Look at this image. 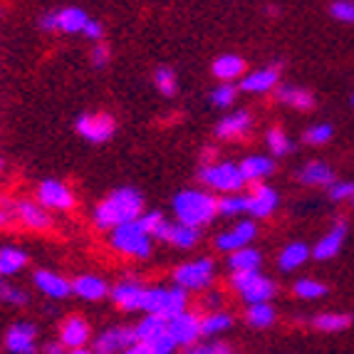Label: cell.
Segmentation results:
<instances>
[{"label": "cell", "mask_w": 354, "mask_h": 354, "mask_svg": "<svg viewBox=\"0 0 354 354\" xmlns=\"http://www.w3.org/2000/svg\"><path fill=\"white\" fill-rule=\"evenodd\" d=\"M142 206V194H136L134 189H117L104 203H100L95 221L100 228H114L119 223H129V221L139 218Z\"/></svg>", "instance_id": "obj_1"}, {"label": "cell", "mask_w": 354, "mask_h": 354, "mask_svg": "<svg viewBox=\"0 0 354 354\" xmlns=\"http://www.w3.org/2000/svg\"><path fill=\"white\" fill-rule=\"evenodd\" d=\"M174 211L178 221L189 225H203L218 213V198L203 194V191H181L174 198Z\"/></svg>", "instance_id": "obj_2"}, {"label": "cell", "mask_w": 354, "mask_h": 354, "mask_svg": "<svg viewBox=\"0 0 354 354\" xmlns=\"http://www.w3.org/2000/svg\"><path fill=\"white\" fill-rule=\"evenodd\" d=\"M183 307H186V288H181V285L171 290H144L142 295V310L151 315H161L164 319H171L174 315L183 313Z\"/></svg>", "instance_id": "obj_3"}, {"label": "cell", "mask_w": 354, "mask_h": 354, "mask_svg": "<svg viewBox=\"0 0 354 354\" xmlns=\"http://www.w3.org/2000/svg\"><path fill=\"white\" fill-rule=\"evenodd\" d=\"M112 243L117 250H122L127 255H134V258H147L151 253V233H147L139 221L114 225Z\"/></svg>", "instance_id": "obj_4"}, {"label": "cell", "mask_w": 354, "mask_h": 354, "mask_svg": "<svg viewBox=\"0 0 354 354\" xmlns=\"http://www.w3.org/2000/svg\"><path fill=\"white\" fill-rule=\"evenodd\" d=\"M203 183H208L211 189L225 191V194H236L245 186V178L241 174V166L236 164H216V166H203L198 171Z\"/></svg>", "instance_id": "obj_5"}, {"label": "cell", "mask_w": 354, "mask_h": 354, "mask_svg": "<svg viewBox=\"0 0 354 354\" xmlns=\"http://www.w3.org/2000/svg\"><path fill=\"white\" fill-rule=\"evenodd\" d=\"M77 131L92 144H104L114 134V119L109 114H82L77 119Z\"/></svg>", "instance_id": "obj_6"}, {"label": "cell", "mask_w": 354, "mask_h": 354, "mask_svg": "<svg viewBox=\"0 0 354 354\" xmlns=\"http://www.w3.org/2000/svg\"><path fill=\"white\" fill-rule=\"evenodd\" d=\"M213 278V263L211 260H196V263H189V266H181L174 270V280L176 285L186 290H198L206 288Z\"/></svg>", "instance_id": "obj_7"}, {"label": "cell", "mask_w": 354, "mask_h": 354, "mask_svg": "<svg viewBox=\"0 0 354 354\" xmlns=\"http://www.w3.org/2000/svg\"><path fill=\"white\" fill-rule=\"evenodd\" d=\"M166 330H169V335L174 337L176 347H178V344H181V347H191V344L198 339V335H201V322H198V317H196V315L178 313V315H174V317L169 319Z\"/></svg>", "instance_id": "obj_8"}, {"label": "cell", "mask_w": 354, "mask_h": 354, "mask_svg": "<svg viewBox=\"0 0 354 354\" xmlns=\"http://www.w3.org/2000/svg\"><path fill=\"white\" fill-rule=\"evenodd\" d=\"M153 238H161V241L171 243V245H178V248H191L196 241H198V228L189 223H164L161 221Z\"/></svg>", "instance_id": "obj_9"}, {"label": "cell", "mask_w": 354, "mask_h": 354, "mask_svg": "<svg viewBox=\"0 0 354 354\" xmlns=\"http://www.w3.org/2000/svg\"><path fill=\"white\" fill-rule=\"evenodd\" d=\"M37 198H40V203L45 208H72V203H75L72 191L67 189L65 183L53 181V178L40 183V189H37Z\"/></svg>", "instance_id": "obj_10"}, {"label": "cell", "mask_w": 354, "mask_h": 354, "mask_svg": "<svg viewBox=\"0 0 354 354\" xmlns=\"http://www.w3.org/2000/svg\"><path fill=\"white\" fill-rule=\"evenodd\" d=\"M278 206V194L268 186H255L253 194L245 198V211L255 218H268Z\"/></svg>", "instance_id": "obj_11"}, {"label": "cell", "mask_w": 354, "mask_h": 354, "mask_svg": "<svg viewBox=\"0 0 354 354\" xmlns=\"http://www.w3.org/2000/svg\"><path fill=\"white\" fill-rule=\"evenodd\" d=\"M139 342L136 330H127V327H119V330H109L100 337V342L95 344V352H119V349H129L131 344Z\"/></svg>", "instance_id": "obj_12"}, {"label": "cell", "mask_w": 354, "mask_h": 354, "mask_svg": "<svg viewBox=\"0 0 354 354\" xmlns=\"http://www.w3.org/2000/svg\"><path fill=\"white\" fill-rule=\"evenodd\" d=\"M6 344L10 352H18V354H28L35 349V327L32 325H12L8 330V337H6Z\"/></svg>", "instance_id": "obj_13"}, {"label": "cell", "mask_w": 354, "mask_h": 354, "mask_svg": "<svg viewBox=\"0 0 354 354\" xmlns=\"http://www.w3.org/2000/svg\"><path fill=\"white\" fill-rule=\"evenodd\" d=\"M255 233H258L255 223L245 221V223H238V228H233V230H228V233H223V236H218L216 245H218L221 250H230V253H233L236 248H243L245 243L253 241Z\"/></svg>", "instance_id": "obj_14"}, {"label": "cell", "mask_w": 354, "mask_h": 354, "mask_svg": "<svg viewBox=\"0 0 354 354\" xmlns=\"http://www.w3.org/2000/svg\"><path fill=\"white\" fill-rule=\"evenodd\" d=\"M344 236H347V225L344 223H339V225H335V228L327 233L322 241L315 245V250H313V255L317 260H330V258H335L337 253H339V248H342V243H344Z\"/></svg>", "instance_id": "obj_15"}, {"label": "cell", "mask_w": 354, "mask_h": 354, "mask_svg": "<svg viewBox=\"0 0 354 354\" xmlns=\"http://www.w3.org/2000/svg\"><path fill=\"white\" fill-rule=\"evenodd\" d=\"M35 285L50 297H67L72 292V283H67V280H62L59 275H55L50 270H37Z\"/></svg>", "instance_id": "obj_16"}, {"label": "cell", "mask_w": 354, "mask_h": 354, "mask_svg": "<svg viewBox=\"0 0 354 354\" xmlns=\"http://www.w3.org/2000/svg\"><path fill=\"white\" fill-rule=\"evenodd\" d=\"M241 292L250 305H253V302H268L272 295H275V283L268 280V278H263V275H255V278L250 280Z\"/></svg>", "instance_id": "obj_17"}, {"label": "cell", "mask_w": 354, "mask_h": 354, "mask_svg": "<svg viewBox=\"0 0 354 354\" xmlns=\"http://www.w3.org/2000/svg\"><path fill=\"white\" fill-rule=\"evenodd\" d=\"M89 339V327L84 319L80 317H72L65 322V327H62V342L67 344V347L72 349H80L84 342Z\"/></svg>", "instance_id": "obj_18"}, {"label": "cell", "mask_w": 354, "mask_h": 354, "mask_svg": "<svg viewBox=\"0 0 354 354\" xmlns=\"http://www.w3.org/2000/svg\"><path fill=\"white\" fill-rule=\"evenodd\" d=\"M275 84H278V70H275V67H268V70H258V72H253V75H248L243 80L241 87L245 89V92H268V89H272Z\"/></svg>", "instance_id": "obj_19"}, {"label": "cell", "mask_w": 354, "mask_h": 354, "mask_svg": "<svg viewBox=\"0 0 354 354\" xmlns=\"http://www.w3.org/2000/svg\"><path fill=\"white\" fill-rule=\"evenodd\" d=\"M142 295L144 290L134 283H122L112 290V297L119 307H124V310H139L142 307Z\"/></svg>", "instance_id": "obj_20"}, {"label": "cell", "mask_w": 354, "mask_h": 354, "mask_svg": "<svg viewBox=\"0 0 354 354\" xmlns=\"http://www.w3.org/2000/svg\"><path fill=\"white\" fill-rule=\"evenodd\" d=\"M250 127V114L248 112H236L230 114V117H225L223 122L218 124V129H216V134L221 136V139H233V136L238 134H245Z\"/></svg>", "instance_id": "obj_21"}, {"label": "cell", "mask_w": 354, "mask_h": 354, "mask_svg": "<svg viewBox=\"0 0 354 354\" xmlns=\"http://www.w3.org/2000/svg\"><path fill=\"white\" fill-rule=\"evenodd\" d=\"M272 169H275V164L266 156H250L241 164V174L245 181H260V178L270 176Z\"/></svg>", "instance_id": "obj_22"}, {"label": "cell", "mask_w": 354, "mask_h": 354, "mask_svg": "<svg viewBox=\"0 0 354 354\" xmlns=\"http://www.w3.org/2000/svg\"><path fill=\"white\" fill-rule=\"evenodd\" d=\"M72 290H75L80 297H84V300H102V297L106 295L104 280L92 278V275H82V278H77L75 283H72Z\"/></svg>", "instance_id": "obj_23"}, {"label": "cell", "mask_w": 354, "mask_h": 354, "mask_svg": "<svg viewBox=\"0 0 354 354\" xmlns=\"http://www.w3.org/2000/svg\"><path fill=\"white\" fill-rule=\"evenodd\" d=\"M18 216L23 218L25 225L30 228H48L50 225V216L45 213V206H37V203H30V201H23L18 203Z\"/></svg>", "instance_id": "obj_24"}, {"label": "cell", "mask_w": 354, "mask_h": 354, "mask_svg": "<svg viewBox=\"0 0 354 354\" xmlns=\"http://www.w3.org/2000/svg\"><path fill=\"white\" fill-rule=\"evenodd\" d=\"M243 67H245V62H243L238 55H223V57H218L213 62V75L228 82V80H236V77L241 75Z\"/></svg>", "instance_id": "obj_25"}, {"label": "cell", "mask_w": 354, "mask_h": 354, "mask_svg": "<svg viewBox=\"0 0 354 354\" xmlns=\"http://www.w3.org/2000/svg\"><path fill=\"white\" fill-rule=\"evenodd\" d=\"M302 183H310V186H322V183H335V174L327 164H319V161H313L307 164L300 171Z\"/></svg>", "instance_id": "obj_26"}, {"label": "cell", "mask_w": 354, "mask_h": 354, "mask_svg": "<svg viewBox=\"0 0 354 354\" xmlns=\"http://www.w3.org/2000/svg\"><path fill=\"white\" fill-rule=\"evenodd\" d=\"M28 263V255L18 248H0V275H15Z\"/></svg>", "instance_id": "obj_27"}, {"label": "cell", "mask_w": 354, "mask_h": 354, "mask_svg": "<svg viewBox=\"0 0 354 354\" xmlns=\"http://www.w3.org/2000/svg\"><path fill=\"white\" fill-rule=\"evenodd\" d=\"M57 20H59V30H65V32H80L87 25V15L80 8H62L57 12Z\"/></svg>", "instance_id": "obj_28"}, {"label": "cell", "mask_w": 354, "mask_h": 354, "mask_svg": "<svg viewBox=\"0 0 354 354\" xmlns=\"http://www.w3.org/2000/svg\"><path fill=\"white\" fill-rule=\"evenodd\" d=\"M307 255H310V250H307L305 243H292V245H288V248L283 250V255H280V268H283L285 272L295 270V268H300L302 263H305Z\"/></svg>", "instance_id": "obj_29"}, {"label": "cell", "mask_w": 354, "mask_h": 354, "mask_svg": "<svg viewBox=\"0 0 354 354\" xmlns=\"http://www.w3.org/2000/svg\"><path fill=\"white\" fill-rule=\"evenodd\" d=\"M166 325H169V319H164L161 315L149 313V317L144 322H139V327H136V337L142 342H151L153 337H159L161 332H166Z\"/></svg>", "instance_id": "obj_30"}, {"label": "cell", "mask_w": 354, "mask_h": 354, "mask_svg": "<svg viewBox=\"0 0 354 354\" xmlns=\"http://www.w3.org/2000/svg\"><path fill=\"white\" fill-rule=\"evenodd\" d=\"M230 268L233 270H258V266H260V253L258 250H253V248H236L233 250V255H230Z\"/></svg>", "instance_id": "obj_31"}, {"label": "cell", "mask_w": 354, "mask_h": 354, "mask_svg": "<svg viewBox=\"0 0 354 354\" xmlns=\"http://www.w3.org/2000/svg\"><path fill=\"white\" fill-rule=\"evenodd\" d=\"M278 100L290 106H300V109H310V106H313V95L297 87H280Z\"/></svg>", "instance_id": "obj_32"}, {"label": "cell", "mask_w": 354, "mask_h": 354, "mask_svg": "<svg viewBox=\"0 0 354 354\" xmlns=\"http://www.w3.org/2000/svg\"><path fill=\"white\" fill-rule=\"evenodd\" d=\"M272 319H275V313H272V307L268 302H253L248 310V322L253 327H268L272 325Z\"/></svg>", "instance_id": "obj_33"}, {"label": "cell", "mask_w": 354, "mask_h": 354, "mask_svg": "<svg viewBox=\"0 0 354 354\" xmlns=\"http://www.w3.org/2000/svg\"><path fill=\"white\" fill-rule=\"evenodd\" d=\"M349 322H352V317H349V315H319V317L315 319V325H317V330H322V332H339V330H347Z\"/></svg>", "instance_id": "obj_34"}, {"label": "cell", "mask_w": 354, "mask_h": 354, "mask_svg": "<svg viewBox=\"0 0 354 354\" xmlns=\"http://www.w3.org/2000/svg\"><path fill=\"white\" fill-rule=\"evenodd\" d=\"M295 295L305 297V300H317V297L327 295V288L322 283H315V280H297V283H295Z\"/></svg>", "instance_id": "obj_35"}, {"label": "cell", "mask_w": 354, "mask_h": 354, "mask_svg": "<svg viewBox=\"0 0 354 354\" xmlns=\"http://www.w3.org/2000/svg\"><path fill=\"white\" fill-rule=\"evenodd\" d=\"M228 327H230V317H228V315H223V313L211 315V317H206L201 322V335L203 337H213V335H218V332L228 330Z\"/></svg>", "instance_id": "obj_36"}, {"label": "cell", "mask_w": 354, "mask_h": 354, "mask_svg": "<svg viewBox=\"0 0 354 354\" xmlns=\"http://www.w3.org/2000/svg\"><path fill=\"white\" fill-rule=\"evenodd\" d=\"M153 80H156V87H159L161 95H166V97L176 95V77H174V72L169 70V67H159L156 75H153Z\"/></svg>", "instance_id": "obj_37"}, {"label": "cell", "mask_w": 354, "mask_h": 354, "mask_svg": "<svg viewBox=\"0 0 354 354\" xmlns=\"http://www.w3.org/2000/svg\"><path fill=\"white\" fill-rule=\"evenodd\" d=\"M268 147H270V151L275 156H285L292 149V144H290V139L280 129H270L268 131Z\"/></svg>", "instance_id": "obj_38"}, {"label": "cell", "mask_w": 354, "mask_h": 354, "mask_svg": "<svg viewBox=\"0 0 354 354\" xmlns=\"http://www.w3.org/2000/svg\"><path fill=\"white\" fill-rule=\"evenodd\" d=\"M218 211L223 216H238L241 211H245V198L243 196H225L223 201H218Z\"/></svg>", "instance_id": "obj_39"}, {"label": "cell", "mask_w": 354, "mask_h": 354, "mask_svg": "<svg viewBox=\"0 0 354 354\" xmlns=\"http://www.w3.org/2000/svg\"><path fill=\"white\" fill-rule=\"evenodd\" d=\"M332 15L337 20H342V23H354V3L337 0V3H332Z\"/></svg>", "instance_id": "obj_40"}, {"label": "cell", "mask_w": 354, "mask_h": 354, "mask_svg": "<svg viewBox=\"0 0 354 354\" xmlns=\"http://www.w3.org/2000/svg\"><path fill=\"white\" fill-rule=\"evenodd\" d=\"M233 100H236V87H230V84L213 89V95H211V102L216 106H228V104H233Z\"/></svg>", "instance_id": "obj_41"}, {"label": "cell", "mask_w": 354, "mask_h": 354, "mask_svg": "<svg viewBox=\"0 0 354 354\" xmlns=\"http://www.w3.org/2000/svg\"><path fill=\"white\" fill-rule=\"evenodd\" d=\"M0 300L12 302V305H23V302H28V295H25V292H20V290L10 288L8 283H3V280H0Z\"/></svg>", "instance_id": "obj_42"}, {"label": "cell", "mask_w": 354, "mask_h": 354, "mask_svg": "<svg viewBox=\"0 0 354 354\" xmlns=\"http://www.w3.org/2000/svg\"><path fill=\"white\" fill-rule=\"evenodd\" d=\"M305 139L310 144H325V142H330V139H332V127L330 124H317V127H313V129H310L305 134Z\"/></svg>", "instance_id": "obj_43"}, {"label": "cell", "mask_w": 354, "mask_h": 354, "mask_svg": "<svg viewBox=\"0 0 354 354\" xmlns=\"http://www.w3.org/2000/svg\"><path fill=\"white\" fill-rule=\"evenodd\" d=\"M136 221L142 223V228L147 230V233H151V236H153V233H156V228H159V223H161L164 218H161V213H159V211H151V213H144V216H139Z\"/></svg>", "instance_id": "obj_44"}, {"label": "cell", "mask_w": 354, "mask_h": 354, "mask_svg": "<svg viewBox=\"0 0 354 354\" xmlns=\"http://www.w3.org/2000/svg\"><path fill=\"white\" fill-rule=\"evenodd\" d=\"M352 194H354V183H335L330 189V196L335 201H347V198H352Z\"/></svg>", "instance_id": "obj_45"}, {"label": "cell", "mask_w": 354, "mask_h": 354, "mask_svg": "<svg viewBox=\"0 0 354 354\" xmlns=\"http://www.w3.org/2000/svg\"><path fill=\"white\" fill-rule=\"evenodd\" d=\"M255 275H258V270H236V275H233V288L243 290L250 280L255 278Z\"/></svg>", "instance_id": "obj_46"}, {"label": "cell", "mask_w": 354, "mask_h": 354, "mask_svg": "<svg viewBox=\"0 0 354 354\" xmlns=\"http://www.w3.org/2000/svg\"><path fill=\"white\" fill-rule=\"evenodd\" d=\"M194 352H198V354H208V352L211 354H228L230 347H225V344H208V347H203L201 344V347H196Z\"/></svg>", "instance_id": "obj_47"}, {"label": "cell", "mask_w": 354, "mask_h": 354, "mask_svg": "<svg viewBox=\"0 0 354 354\" xmlns=\"http://www.w3.org/2000/svg\"><path fill=\"white\" fill-rule=\"evenodd\" d=\"M82 32L87 37H92V40H100V37H102V25L100 23H92V20H87V25H84Z\"/></svg>", "instance_id": "obj_48"}, {"label": "cell", "mask_w": 354, "mask_h": 354, "mask_svg": "<svg viewBox=\"0 0 354 354\" xmlns=\"http://www.w3.org/2000/svg\"><path fill=\"white\" fill-rule=\"evenodd\" d=\"M92 59H95V65H97V67L106 65V59H109V53H106L104 45H97L95 53H92Z\"/></svg>", "instance_id": "obj_49"}, {"label": "cell", "mask_w": 354, "mask_h": 354, "mask_svg": "<svg viewBox=\"0 0 354 354\" xmlns=\"http://www.w3.org/2000/svg\"><path fill=\"white\" fill-rule=\"evenodd\" d=\"M40 25L45 30H59V20H57V12H48L45 18L40 20Z\"/></svg>", "instance_id": "obj_50"}, {"label": "cell", "mask_w": 354, "mask_h": 354, "mask_svg": "<svg viewBox=\"0 0 354 354\" xmlns=\"http://www.w3.org/2000/svg\"><path fill=\"white\" fill-rule=\"evenodd\" d=\"M48 352H53V354H57V352H62V347H57V344H53V347L48 349Z\"/></svg>", "instance_id": "obj_51"}, {"label": "cell", "mask_w": 354, "mask_h": 354, "mask_svg": "<svg viewBox=\"0 0 354 354\" xmlns=\"http://www.w3.org/2000/svg\"><path fill=\"white\" fill-rule=\"evenodd\" d=\"M349 201H352V203H354V194H352V198H349Z\"/></svg>", "instance_id": "obj_52"}, {"label": "cell", "mask_w": 354, "mask_h": 354, "mask_svg": "<svg viewBox=\"0 0 354 354\" xmlns=\"http://www.w3.org/2000/svg\"><path fill=\"white\" fill-rule=\"evenodd\" d=\"M0 223H3V216H0Z\"/></svg>", "instance_id": "obj_53"}, {"label": "cell", "mask_w": 354, "mask_h": 354, "mask_svg": "<svg viewBox=\"0 0 354 354\" xmlns=\"http://www.w3.org/2000/svg\"><path fill=\"white\" fill-rule=\"evenodd\" d=\"M0 169H3V164H0Z\"/></svg>", "instance_id": "obj_54"}, {"label": "cell", "mask_w": 354, "mask_h": 354, "mask_svg": "<svg viewBox=\"0 0 354 354\" xmlns=\"http://www.w3.org/2000/svg\"><path fill=\"white\" fill-rule=\"evenodd\" d=\"M352 102H354V97H352Z\"/></svg>", "instance_id": "obj_55"}]
</instances>
